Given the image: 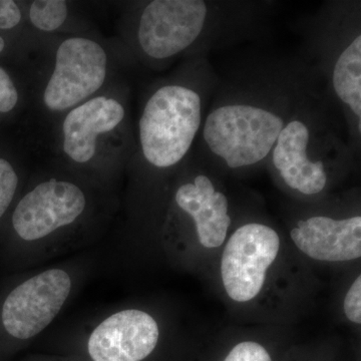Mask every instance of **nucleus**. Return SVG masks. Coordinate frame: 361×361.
Returning a JSON list of instances; mask_svg holds the SVG:
<instances>
[{"mask_svg":"<svg viewBox=\"0 0 361 361\" xmlns=\"http://www.w3.org/2000/svg\"><path fill=\"white\" fill-rule=\"evenodd\" d=\"M322 85L299 56L242 59L218 73L193 156L205 167L232 173L265 166L297 106Z\"/></svg>","mask_w":361,"mask_h":361,"instance_id":"obj_1","label":"nucleus"},{"mask_svg":"<svg viewBox=\"0 0 361 361\" xmlns=\"http://www.w3.org/2000/svg\"><path fill=\"white\" fill-rule=\"evenodd\" d=\"M274 6L260 0L130 2L122 35L130 56L158 70L260 37Z\"/></svg>","mask_w":361,"mask_h":361,"instance_id":"obj_2","label":"nucleus"},{"mask_svg":"<svg viewBox=\"0 0 361 361\" xmlns=\"http://www.w3.org/2000/svg\"><path fill=\"white\" fill-rule=\"evenodd\" d=\"M218 82L208 56L183 61L144 94L130 161L157 172L180 169L193 154Z\"/></svg>","mask_w":361,"mask_h":361,"instance_id":"obj_3","label":"nucleus"},{"mask_svg":"<svg viewBox=\"0 0 361 361\" xmlns=\"http://www.w3.org/2000/svg\"><path fill=\"white\" fill-rule=\"evenodd\" d=\"M357 157L322 85L297 106L265 166L287 189L310 198L326 191L332 177L349 170Z\"/></svg>","mask_w":361,"mask_h":361,"instance_id":"obj_4","label":"nucleus"},{"mask_svg":"<svg viewBox=\"0 0 361 361\" xmlns=\"http://www.w3.org/2000/svg\"><path fill=\"white\" fill-rule=\"evenodd\" d=\"M307 61L345 126L349 144L361 146V2L326 1L299 21Z\"/></svg>","mask_w":361,"mask_h":361,"instance_id":"obj_5","label":"nucleus"},{"mask_svg":"<svg viewBox=\"0 0 361 361\" xmlns=\"http://www.w3.org/2000/svg\"><path fill=\"white\" fill-rule=\"evenodd\" d=\"M44 65L32 78V97L42 114L61 115L110 87L115 54L108 44L85 35L44 37Z\"/></svg>","mask_w":361,"mask_h":361,"instance_id":"obj_6","label":"nucleus"},{"mask_svg":"<svg viewBox=\"0 0 361 361\" xmlns=\"http://www.w3.org/2000/svg\"><path fill=\"white\" fill-rule=\"evenodd\" d=\"M54 125L56 155L77 167L130 160L134 154L129 89L121 82L66 111Z\"/></svg>","mask_w":361,"mask_h":361,"instance_id":"obj_7","label":"nucleus"},{"mask_svg":"<svg viewBox=\"0 0 361 361\" xmlns=\"http://www.w3.org/2000/svg\"><path fill=\"white\" fill-rule=\"evenodd\" d=\"M280 249L279 235L259 222L240 226L231 235L221 260L226 293L236 302H248L260 293Z\"/></svg>","mask_w":361,"mask_h":361,"instance_id":"obj_8","label":"nucleus"},{"mask_svg":"<svg viewBox=\"0 0 361 361\" xmlns=\"http://www.w3.org/2000/svg\"><path fill=\"white\" fill-rule=\"evenodd\" d=\"M87 205L84 190L75 183L51 178L35 185L20 199L11 223L21 239L35 241L73 224L84 215Z\"/></svg>","mask_w":361,"mask_h":361,"instance_id":"obj_9","label":"nucleus"},{"mask_svg":"<svg viewBox=\"0 0 361 361\" xmlns=\"http://www.w3.org/2000/svg\"><path fill=\"white\" fill-rule=\"evenodd\" d=\"M70 275L51 269L26 280L6 297L1 322L9 336L18 339L37 336L59 314L70 295Z\"/></svg>","mask_w":361,"mask_h":361,"instance_id":"obj_10","label":"nucleus"},{"mask_svg":"<svg viewBox=\"0 0 361 361\" xmlns=\"http://www.w3.org/2000/svg\"><path fill=\"white\" fill-rule=\"evenodd\" d=\"M183 169L185 178L173 196L176 208L193 223L202 246L218 248L224 243L231 225L228 197L193 154Z\"/></svg>","mask_w":361,"mask_h":361,"instance_id":"obj_11","label":"nucleus"},{"mask_svg":"<svg viewBox=\"0 0 361 361\" xmlns=\"http://www.w3.org/2000/svg\"><path fill=\"white\" fill-rule=\"evenodd\" d=\"M159 336L158 324L148 313L120 311L90 334L89 353L94 361H142L153 353Z\"/></svg>","mask_w":361,"mask_h":361,"instance_id":"obj_12","label":"nucleus"},{"mask_svg":"<svg viewBox=\"0 0 361 361\" xmlns=\"http://www.w3.org/2000/svg\"><path fill=\"white\" fill-rule=\"evenodd\" d=\"M292 241L308 257L325 262H345L361 256V216L337 218L313 215L299 220Z\"/></svg>","mask_w":361,"mask_h":361,"instance_id":"obj_13","label":"nucleus"},{"mask_svg":"<svg viewBox=\"0 0 361 361\" xmlns=\"http://www.w3.org/2000/svg\"><path fill=\"white\" fill-rule=\"evenodd\" d=\"M25 21L39 37H56L68 32L73 16L71 2L66 0H35L25 4Z\"/></svg>","mask_w":361,"mask_h":361,"instance_id":"obj_14","label":"nucleus"},{"mask_svg":"<svg viewBox=\"0 0 361 361\" xmlns=\"http://www.w3.org/2000/svg\"><path fill=\"white\" fill-rule=\"evenodd\" d=\"M20 185V176L11 160L0 156V219L13 203Z\"/></svg>","mask_w":361,"mask_h":361,"instance_id":"obj_15","label":"nucleus"},{"mask_svg":"<svg viewBox=\"0 0 361 361\" xmlns=\"http://www.w3.org/2000/svg\"><path fill=\"white\" fill-rule=\"evenodd\" d=\"M26 23L25 6L13 0H0V32L18 30ZM6 49V40L0 33V54Z\"/></svg>","mask_w":361,"mask_h":361,"instance_id":"obj_16","label":"nucleus"},{"mask_svg":"<svg viewBox=\"0 0 361 361\" xmlns=\"http://www.w3.org/2000/svg\"><path fill=\"white\" fill-rule=\"evenodd\" d=\"M23 97L18 82L8 71L0 66V115H11L18 111Z\"/></svg>","mask_w":361,"mask_h":361,"instance_id":"obj_17","label":"nucleus"},{"mask_svg":"<svg viewBox=\"0 0 361 361\" xmlns=\"http://www.w3.org/2000/svg\"><path fill=\"white\" fill-rule=\"evenodd\" d=\"M224 361H272L269 353L261 344L244 341L230 351Z\"/></svg>","mask_w":361,"mask_h":361,"instance_id":"obj_18","label":"nucleus"},{"mask_svg":"<svg viewBox=\"0 0 361 361\" xmlns=\"http://www.w3.org/2000/svg\"><path fill=\"white\" fill-rule=\"evenodd\" d=\"M344 312L349 322L361 323V277L357 276L344 299Z\"/></svg>","mask_w":361,"mask_h":361,"instance_id":"obj_19","label":"nucleus"}]
</instances>
